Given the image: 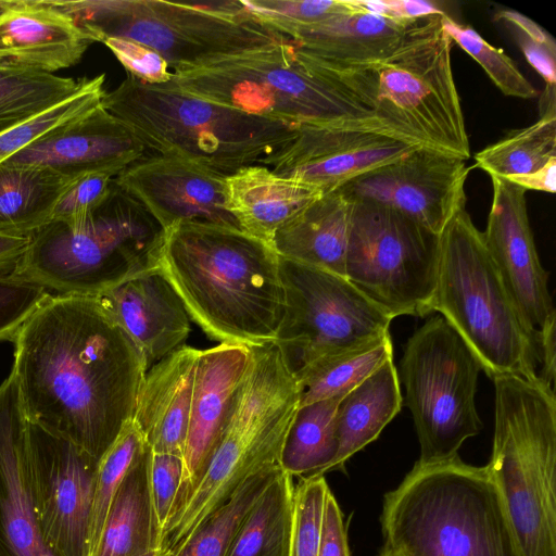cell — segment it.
<instances>
[{"label":"cell","mask_w":556,"mask_h":556,"mask_svg":"<svg viewBox=\"0 0 556 556\" xmlns=\"http://www.w3.org/2000/svg\"><path fill=\"white\" fill-rule=\"evenodd\" d=\"M349 8L317 24L298 29L290 37L304 55L331 64L368 63L393 52L415 20H400L359 8Z\"/></svg>","instance_id":"cell-25"},{"label":"cell","mask_w":556,"mask_h":556,"mask_svg":"<svg viewBox=\"0 0 556 556\" xmlns=\"http://www.w3.org/2000/svg\"><path fill=\"white\" fill-rule=\"evenodd\" d=\"M250 363L251 351L247 345L219 343L200 350L182 455L184 476L170 514L194 486L210 462Z\"/></svg>","instance_id":"cell-19"},{"label":"cell","mask_w":556,"mask_h":556,"mask_svg":"<svg viewBox=\"0 0 556 556\" xmlns=\"http://www.w3.org/2000/svg\"><path fill=\"white\" fill-rule=\"evenodd\" d=\"M556 159V115L540 118L507 134L475 155V166L489 176L510 178L528 175Z\"/></svg>","instance_id":"cell-34"},{"label":"cell","mask_w":556,"mask_h":556,"mask_svg":"<svg viewBox=\"0 0 556 556\" xmlns=\"http://www.w3.org/2000/svg\"><path fill=\"white\" fill-rule=\"evenodd\" d=\"M102 106L130 129L147 153L182 159L224 177L262 165L299 128L206 101L172 81L150 85L129 75L105 92Z\"/></svg>","instance_id":"cell-5"},{"label":"cell","mask_w":556,"mask_h":556,"mask_svg":"<svg viewBox=\"0 0 556 556\" xmlns=\"http://www.w3.org/2000/svg\"><path fill=\"white\" fill-rule=\"evenodd\" d=\"M104 74L84 77L73 94L31 118L0 132V164L53 129L78 118L101 104Z\"/></svg>","instance_id":"cell-38"},{"label":"cell","mask_w":556,"mask_h":556,"mask_svg":"<svg viewBox=\"0 0 556 556\" xmlns=\"http://www.w3.org/2000/svg\"><path fill=\"white\" fill-rule=\"evenodd\" d=\"M328 490L323 475L300 478L294 485L289 556H318Z\"/></svg>","instance_id":"cell-40"},{"label":"cell","mask_w":556,"mask_h":556,"mask_svg":"<svg viewBox=\"0 0 556 556\" xmlns=\"http://www.w3.org/2000/svg\"><path fill=\"white\" fill-rule=\"evenodd\" d=\"M68 15L96 42L119 37L144 45L174 72L291 42L241 0L180 3L164 0H46Z\"/></svg>","instance_id":"cell-9"},{"label":"cell","mask_w":556,"mask_h":556,"mask_svg":"<svg viewBox=\"0 0 556 556\" xmlns=\"http://www.w3.org/2000/svg\"><path fill=\"white\" fill-rule=\"evenodd\" d=\"M102 43L112 51L129 76L150 85H163L173 79L174 72L153 49L119 37H108Z\"/></svg>","instance_id":"cell-44"},{"label":"cell","mask_w":556,"mask_h":556,"mask_svg":"<svg viewBox=\"0 0 556 556\" xmlns=\"http://www.w3.org/2000/svg\"><path fill=\"white\" fill-rule=\"evenodd\" d=\"M468 173L462 157L416 147L336 190L353 203L384 206L440 235L465 208Z\"/></svg>","instance_id":"cell-15"},{"label":"cell","mask_w":556,"mask_h":556,"mask_svg":"<svg viewBox=\"0 0 556 556\" xmlns=\"http://www.w3.org/2000/svg\"><path fill=\"white\" fill-rule=\"evenodd\" d=\"M199 352L184 344L144 375L132 421L152 453L184 455Z\"/></svg>","instance_id":"cell-24"},{"label":"cell","mask_w":556,"mask_h":556,"mask_svg":"<svg viewBox=\"0 0 556 556\" xmlns=\"http://www.w3.org/2000/svg\"><path fill=\"white\" fill-rule=\"evenodd\" d=\"M279 263L286 307L274 342L294 375L389 333L392 316L346 277L282 257Z\"/></svg>","instance_id":"cell-13"},{"label":"cell","mask_w":556,"mask_h":556,"mask_svg":"<svg viewBox=\"0 0 556 556\" xmlns=\"http://www.w3.org/2000/svg\"><path fill=\"white\" fill-rule=\"evenodd\" d=\"M414 148L369 126L300 125L296 135L262 165L327 193Z\"/></svg>","instance_id":"cell-16"},{"label":"cell","mask_w":556,"mask_h":556,"mask_svg":"<svg viewBox=\"0 0 556 556\" xmlns=\"http://www.w3.org/2000/svg\"><path fill=\"white\" fill-rule=\"evenodd\" d=\"M514 34L527 61L542 76L546 86H555L556 48L533 41L521 33Z\"/></svg>","instance_id":"cell-48"},{"label":"cell","mask_w":556,"mask_h":556,"mask_svg":"<svg viewBox=\"0 0 556 556\" xmlns=\"http://www.w3.org/2000/svg\"><path fill=\"white\" fill-rule=\"evenodd\" d=\"M444 14L415 20L400 46L374 62L331 64L307 58L382 131L466 161L470 156L469 138Z\"/></svg>","instance_id":"cell-3"},{"label":"cell","mask_w":556,"mask_h":556,"mask_svg":"<svg viewBox=\"0 0 556 556\" xmlns=\"http://www.w3.org/2000/svg\"><path fill=\"white\" fill-rule=\"evenodd\" d=\"M379 556H403V555L384 546L383 551L381 552V554Z\"/></svg>","instance_id":"cell-53"},{"label":"cell","mask_w":556,"mask_h":556,"mask_svg":"<svg viewBox=\"0 0 556 556\" xmlns=\"http://www.w3.org/2000/svg\"><path fill=\"white\" fill-rule=\"evenodd\" d=\"M355 3L366 11L400 20H415L444 13L437 3L422 0H355Z\"/></svg>","instance_id":"cell-47"},{"label":"cell","mask_w":556,"mask_h":556,"mask_svg":"<svg viewBox=\"0 0 556 556\" xmlns=\"http://www.w3.org/2000/svg\"><path fill=\"white\" fill-rule=\"evenodd\" d=\"M242 3L257 20L289 40L298 29L349 8L348 0H245Z\"/></svg>","instance_id":"cell-41"},{"label":"cell","mask_w":556,"mask_h":556,"mask_svg":"<svg viewBox=\"0 0 556 556\" xmlns=\"http://www.w3.org/2000/svg\"><path fill=\"white\" fill-rule=\"evenodd\" d=\"M439 236L384 206L353 203L345 277L392 318L429 315Z\"/></svg>","instance_id":"cell-12"},{"label":"cell","mask_w":556,"mask_h":556,"mask_svg":"<svg viewBox=\"0 0 556 556\" xmlns=\"http://www.w3.org/2000/svg\"><path fill=\"white\" fill-rule=\"evenodd\" d=\"M495 419L485 466L520 556H556V400L554 389L516 375L492 378Z\"/></svg>","instance_id":"cell-8"},{"label":"cell","mask_w":556,"mask_h":556,"mask_svg":"<svg viewBox=\"0 0 556 556\" xmlns=\"http://www.w3.org/2000/svg\"><path fill=\"white\" fill-rule=\"evenodd\" d=\"M26 418L96 460L132 420L143 356L97 296L50 294L14 340Z\"/></svg>","instance_id":"cell-1"},{"label":"cell","mask_w":556,"mask_h":556,"mask_svg":"<svg viewBox=\"0 0 556 556\" xmlns=\"http://www.w3.org/2000/svg\"><path fill=\"white\" fill-rule=\"evenodd\" d=\"M492 201L485 245L527 325L542 330L556 323L543 268L529 222L526 190L507 179L491 176Z\"/></svg>","instance_id":"cell-17"},{"label":"cell","mask_w":556,"mask_h":556,"mask_svg":"<svg viewBox=\"0 0 556 556\" xmlns=\"http://www.w3.org/2000/svg\"><path fill=\"white\" fill-rule=\"evenodd\" d=\"M496 20L505 22L514 31L521 33L533 41L556 48L554 38L544 28L517 11L501 10L496 14Z\"/></svg>","instance_id":"cell-49"},{"label":"cell","mask_w":556,"mask_h":556,"mask_svg":"<svg viewBox=\"0 0 556 556\" xmlns=\"http://www.w3.org/2000/svg\"><path fill=\"white\" fill-rule=\"evenodd\" d=\"M293 477L282 469L249 511L226 556H289Z\"/></svg>","instance_id":"cell-33"},{"label":"cell","mask_w":556,"mask_h":556,"mask_svg":"<svg viewBox=\"0 0 556 556\" xmlns=\"http://www.w3.org/2000/svg\"><path fill=\"white\" fill-rule=\"evenodd\" d=\"M170 81L206 101L296 126L351 124L381 130L292 42L174 72Z\"/></svg>","instance_id":"cell-10"},{"label":"cell","mask_w":556,"mask_h":556,"mask_svg":"<svg viewBox=\"0 0 556 556\" xmlns=\"http://www.w3.org/2000/svg\"><path fill=\"white\" fill-rule=\"evenodd\" d=\"M148 447L132 420L127 422L117 439L98 463L87 534L86 556H93L115 494L125 476Z\"/></svg>","instance_id":"cell-37"},{"label":"cell","mask_w":556,"mask_h":556,"mask_svg":"<svg viewBox=\"0 0 556 556\" xmlns=\"http://www.w3.org/2000/svg\"><path fill=\"white\" fill-rule=\"evenodd\" d=\"M400 377L420 445L419 465L458 456L482 429L475 395L481 365L442 317L428 319L407 340Z\"/></svg>","instance_id":"cell-11"},{"label":"cell","mask_w":556,"mask_h":556,"mask_svg":"<svg viewBox=\"0 0 556 556\" xmlns=\"http://www.w3.org/2000/svg\"><path fill=\"white\" fill-rule=\"evenodd\" d=\"M75 179L48 167L1 163L0 235L30 237L49 224L59 200Z\"/></svg>","instance_id":"cell-30"},{"label":"cell","mask_w":556,"mask_h":556,"mask_svg":"<svg viewBox=\"0 0 556 556\" xmlns=\"http://www.w3.org/2000/svg\"><path fill=\"white\" fill-rule=\"evenodd\" d=\"M166 230L114 180L105 201L75 224L51 220L30 236L10 274L56 294L99 296L160 267Z\"/></svg>","instance_id":"cell-6"},{"label":"cell","mask_w":556,"mask_h":556,"mask_svg":"<svg viewBox=\"0 0 556 556\" xmlns=\"http://www.w3.org/2000/svg\"><path fill=\"white\" fill-rule=\"evenodd\" d=\"M96 40L46 0L0 1V67L53 74L77 64Z\"/></svg>","instance_id":"cell-22"},{"label":"cell","mask_w":556,"mask_h":556,"mask_svg":"<svg viewBox=\"0 0 556 556\" xmlns=\"http://www.w3.org/2000/svg\"><path fill=\"white\" fill-rule=\"evenodd\" d=\"M353 203L338 190L320 195L275 235L279 257L345 277Z\"/></svg>","instance_id":"cell-27"},{"label":"cell","mask_w":556,"mask_h":556,"mask_svg":"<svg viewBox=\"0 0 556 556\" xmlns=\"http://www.w3.org/2000/svg\"><path fill=\"white\" fill-rule=\"evenodd\" d=\"M27 424L10 372L0 384V556H52L34 511Z\"/></svg>","instance_id":"cell-21"},{"label":"cell","mask_w":556,"mask_h":556,"mask_svg":"<svg viewBox=\"0 0 556 556\" xmlns=\"http://www.w3.org/2000/svg\"><path fill=\"white\" fill-rule=\"evenodd\" d=\"M114 177L91 173L76 178L59 200L51 220L75 224L86 218L109 197Z\"/></svg>","instance_id":"cell-43"},{"label":"cell","mask_w":556,"mask_h":556,"mask_svg":"<svg viewBox=\"0 0 556 556\" xmlns=\"http://www.w3.org/2000/svg\"><path fill=\"white\" fill-rule=\"evenodd\" d=\"M390 358H393V346L389 332L313 362L294 375L300 406L345 395Z\"/></svg>","instance_id":"cell-31"},{"label":"cell","mask_w":556,"mask_h":556,"mask_svg":"<svg viewBox=\"0 0 556 556\" xmlns=\"http://www.w3.org/2000/svg\"><path fill=\"white\" fill-rule=\"evenodd\" d=\"M318 556H350L342 511L330 489L325 498Z\"/></svg>","instance_id":"cell-46"},{"label":"cell","mask_w":556,"mask_h":556,"mask_svg":"<svg viewBox=\"0 0 556 556\" xmlns=\"http://www.w3.org/2000/svg\"><path fill=\"white\" fill-rule=\"evenodd\" d=\"M225 178L182 159L150 154L119 172L114 182L165 230L184 222L240 229L225 205Z\"/></svg>","instance_id":"cell-18"},{"label":"cell","mask_w":556,"mask_h":556,"mask_svg":"<svg viewBox=\"0 0 556 556\" xmlns=\"http://www.w3.org/2000/svg\"><path fill=\"white\" fill-rule=\"evenodd\" d=\"M30 242V237L0 235V274H11Z\"/></svg>","instance_id":"cell-51"},{"label":"cell","mask_w":556,"mask_h":556,"mask_svg":"<svg viewBox=\"0 0 556 556\" xmlns=\"http://www.w3.org/2000/svg\"><path fill=\"white\" fill-rule=\"evenodd\" d=\"M442 21L452 41L480 64L505 96L520 99L538 96L536 89L505 52L491 46L475 29L457 23L447 14L443 15Z\"/></svg>","instance_id":"cell-39"},{"label":"cell","mask_w":556,"mask_h":556,"mask_svg":"<svg viewBox=\"0 0 556 556\" xmlns=\"http://www.w3.org/2000/svg\"><path fill=\"white\" fill-rule=\"evenodd\" d=\"M160 269L211 339L247 346L275 341L286 300L269 244L236 228L178 223L166 230Z\"/></svg>","instance_id":"cell-2"},{"label":"cell","mask_w":556,"mask_h":556,"mask_svg":"<svg viewBox=\"0 0 556 556\" xmlns=\"http://www.w3.org/2000/svg\"><path fill=\"white\" fill-rule=\"evenodd\" d=\"M140 350L147 369L166 357L190 333V317L160 267L97 296Z\"/></svg>","instance_id":"cell-23"},{"label":"cell","mask_w":556,"mask_h":556,"mask_svg":"<svg viewBox=\"0 0 556 556\" xmlns=\"http://www.w3.org/2000/svg\"><path fill=\"white\" fill-rule=\"evenodd\" d=\"M280 471L277 464L251 476L197 526L174 556H226L244 518Z\"/></svg>","instance_id":"cell-35"},{"label":"cell","mask_w":556,"mask_h":556,"mask_svg":"<svg viewBox=\"0 0 556 556\" xmlns=\"http://www.w3.org/2000/svg\"><path fill=\"white\" fill-rule=\"evenodd\" d=\"M184 476L182 456L152 453L150 463V490L155 514L161 526L165 527Z\"/></svg>","instance_id":"cell-45"},{"label":"cell","mask_w":556,"mask_h":556,"mask_svg":"<svg viewBox=\"0 0 556 556\" xmlns=\"http://www.w3.org/2000/svg\"><path fill=\"white\" fill-rule=\"evenodd\" d=\"M141 556H174V554H172L170 552H168L162 547H159V548L150 551Z\"/></svg>","instance_id":"cell-52"},{"label":"cell","mask_w":556,"mask_h":556,"mask_svg":"<svg viewBox=\"0 0 556 556\" xmlns=\"http://www.w3.org/2000/svg\"><path fill=\"white\" fill-rule=\"evenodd\" d=\"M146 154L138 138L101 102L85 115L40 137L8 161L48 167L77 178L91 173L116 176Z\"/></svg>","instance_id":"cell-20"},{"label":"cell","mask_w":556,"mask_h":556,"mask_svg":"<svg viewBox=\"0 0 556 556\" xmlns=\"http://www.w3.org/2000/svg\"><path fill=\"white\" fill-rule=\"evenodd\" d=\"M555 168L556 159L551 160L542 168L528 175L507 178L508 181L519 186L520 188L548 193L555 192ZM505 179V178H504Z\"/></svg>","instance_id":"cell-50"},{"label":"cell","mask_w":556,"mask_h":556,"mask_svg":"<svg viewBox=\"0 0 556 556\" xmlns=\"http://www.w3.org/2000/svg\"><path fill=\"white\" fill-rule=\"evenodd\" d=\"M429 312L440 313L455 329L491 379L516 375L540 380V331L522 318L466 208L439 236Z\"/></svg>","instance_id":"cell-7"},{"label":"cell","mask_w":556,"mask_h":556,"mask_svg":"<svg viewBox=\"0 0 556 556\" xmlns=\"http://www.w3.org/2000/svg\"><path fill=\"white\" fill-rule=\"evenodd\" d=\"M343 396L299 406L279 456L285 472L300 478L328 472L338 452L336 415Z\"/></svg>","instance_id":"cell-32"},{"label":"cell","mask_w":556,"mask_h":556,"mask_svg":"<svg viewBox=\"0 0 556 556\" xmlns=\"http://www.w3.org/2000/svg\"><path fill=\"white\" fill-rule=\"evenodd\" d=\"M384 546L403 556H520L485 466L459 456L419 465L384 494Z\"/></svg>","instance_id":"cell-4"},{"label":"cell","mask_w":556,"mask_h":556,"mask_svg":"<svg viewBox=\"0 0 556 556\" xmlns=\"http://www.w3.org/2000/svg\"><path fill=\"white\" fill-rule=\"evenodd\" d=\"M27 431L31 495L41 540L52 556H86L99 462L29 420Z\"/></svg>","instance_id":"cell-14"},{"label":"cell","mask_w":556,"mask_h":556,"mask_svg":"<svg viewBox=\"0 0 556 556\" xmlns=\"http://www.w3.org/2000/svg\"><path fill=\"white\" fill-rule=\"evenodd\" d=\"M402 403L399 374L390 358L340 401L336 415L338 452L328 471L342 469L355 453L375 441Z\"/></svg>","instance_id":"cell-28"},{"label":"cell","mask_w":556,"mask_h":556,"mask_svg":"<svg viewBox=\"0 0 556 556\" xmlns=\"http://www.w3.org/2000/svg\"><path fill=\"white\" fill-rule=\"evenodd\" d=\"M151 456L148 445L125 476L93 556H141L161 546L162 529L150 490Z\"/></svg>","instance_id":"cell-29"},{"label":"cell","mask_w":556,"mask_h":556,"mask_svg":"<svg viewBox=\"0 0 556 556\" xmlns=\"http://www.w3.org/2000/svg\"><path fill=\"white\" fill-rule=\"evenodd\" d=\"M324 193L263 165L225 178V205L241 231L271 247L276 232Z\"/></svg>","instance_id":"cell-26"},{"label":"cell","mask_w":556,"mask_h":556,"mask_svg":"<svg viewBox=\"0 0 556 556\" xmlns=\"http://www.w3.org/2000/svg\"><path fill=\"white\" fill-rule=\"evenodd\" d=\"M50 294L39 285L0 274V341L14 342L23 325Z\"/></svg>","instance_id":"cell-42"},{"label":"cell","mask_w":556,"mask_h":556,"mask_svg":"<svg viewBox=\"0 0 556 556\" xmlns=\"http://www.w3.org/2000/svg\"><path fill=\"white\" fill-rule=\"evenodd\" d=\"M80 83L54 74L0 67V132L65 100Z\"/></svg>","instance_id":"cell-36"}]
</instances>
